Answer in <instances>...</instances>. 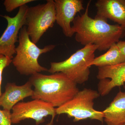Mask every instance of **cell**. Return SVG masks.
Here are the masks:
<instances>
[{
  "label": "cell",
  "instance_id": "cell-1",
  "mask_svg": "<svg viewBox=\"0 0 125 125\" xmlns=\"http://www.w3.org/2000/svg\"><path fill=\"white\" fill-rule=\"evenodd\" d=\"M91 1L88 3L85 12L75 18L72 26L77 42L85 46L96 45L99 51H105L125 36V27L111 25L107 21L90 17L88 12Z\"/></svg>",
  "mask_w": 125,
  "mask_h": 125
},
{
  "label": "cell",
  "instance_id": "cell-2",
  "mask_svg": "<svg viewBox=\"0 0 125 125\" xmlns=\"http://www.w3.org/2000/svg\"><path fill=\"white\" fill-rule=\"evenodd\" d=\"M29 81L34 87L33 99H39L59 107L73 98L79 89L77 84L62 72L49 75L37 73Z\"/></svg>",
  "mask_w": 125,
  "mask_h": 125
},
{
  "label": "cell",
  "instance_id": "cell-3",
  "mask_svg": "<svg viewBox=\"0 0 125 125\" xmlns=\"http://www.w3.org/2000/svg\"><path fill=\"white\" fill-rule=\"evenodd\" d=\"M18 42L16 48V55L12 60V63L20 74L32 75L43 72H48L47 68L39 64L38 58L42 54L52 51L55 45H47L42 48L38 47L31 41L26 26L21 30Z\"/></svg>",
  "mask_w": 125,
  "mask_h": 125
},
{
  "label": "cell",
  "instance_id": "cell-4",
  "mask_svg": "<svg viewBox=\"0 0 125 125\" xmlns=\"http://www.w3.org/2000/svg\"><path fill=\"white\" fill-rule=\"evenodd\" d=\"M98 47L89 44L61 62H52L48 72L52 74L62 72L77 84L83 83L88 80L90 63L95 58V52Z\"/></svg>",
  "mask_w": 125,
  "mask_h": 125
},
{
  "label": "cell",
  "instance_id": "cell-5",
  "mask_svg": "<svg viewBox=\"0 0 125 125\" xmlns=\"http://www.w3.org/2000/svg\"><path fill=\"white\" fill-rule=\"evenodd\" d=\"M98 92L86 88L79 92L71 99L62 106L55 108L56 114H67L73 117L74 122L88 118L103 122L104 114L103 112L94 109V99L100 96Z\"/></svg>",
  "mask_w": 125,
  "mask_h": 125
},
{
  "label": "cell",
  "instance_id": "cell-6",
  "mask_svg": "<svg viewBox=\"0 0 125 125\" xmlns=\"http://www.w3.org/2000/svg\"><path fill=\"white\" fill-rule=\"evenodd\" d=\"M56 22L54 1L48 0L46 3L28 7L26 14V25L28 34L35 44Z\"/></svg>",
  "mask_w": 125,
  "mask_h": 125
},
{
  "label": "cell",
  "instance_id": "cell-7",
  "mask_svg": "<svg viewBox=\"0 0 125 125\" xmlns=\"http://www.w3.org/2000/svg\"><path fill=\"white\" fill-rule=\"evenodd\" d=\"M56 115L55 108L51 104L42 100L33 99L18 103L14 106L11 113V123L18 124L25 119H32L38 125L45 122V117L51 115L52 119L49 125H52Z\"/></svg>",
  "mask_w": 125,
  "mask_h": 125
},
{
  "label": "cell",
  "instance_id": "cell-8",
  "mask_svg": "<svg viewBox=\"0 0 125 125\" xmlns=\"http://www.w3.org/2000/svg\"><path fill=\"white\" fill-rule=\"evenodd\" d=\"M28 6L25 5L20 7L15 16L11 17L7 15H1L6 20L7 25L2 35L0 37V55L12 59L16 54V43L19 42L21 30L26 25V14Z\"/></svg>",
  "mask_w": 125,
  "mask_h": 125
},
{
  "label": "cell",
  "instance_id": "cell-9",
  "mask_svg": "<svg viewBox=\"0 0 125 125\" xmlns=\"http://www.w3.org/2000/svg\"><path fill=\"white\" fill-rule=\"evenodd\" d=\"M56 22L66 37L71 38L74 33L72 28L77 13L84 10L81 0H55Z\"/></svg>",
  "mask_w": 125,
  "mask_h": 125
},
{
  "label": "cell",
  "instance_id": "cell-10",
  "mask_svg": "<svg viewBox=\"0 0 125 125\" xmlns=\"http://www.w3.org/2000/svg\"><path fill=\"white\" fill-rule=\"evenodd\" d=\"M97 78L100 95H107L113 89L124 85L125 83V62L114 66L98 67Z\"/></svg>",
  "mask_w": 125,
  "mask_h": 125
},
{
  "label": "cell",
  "instance_id": "cell-11",
  "mask_svg": "<svg viewBox=\"0 0 125 125\" xmlns=\"http://www.w3.org/2000/svg\"><path fill=\"white\" fill-rule=\"evenodd\" d=\"M94 18L109 19L125 27V0H98L95 3Z\"/></svg>",
  "mask_w": 125,
  "mask_h": 125
},
{
  "label": "cell",
  "instance_id": "cell-12",
  "mask_svg": "<svg viewBox=\"0 0 125 125\" xmlns=\"http://www.w3.org/2000/svg\"><path fill=\"white\" fill-rule=\"evenodd\" d=\"M32 86L29 81L19 86L14 83H7L5 92L0 97V107H2L4 110L10 111L20 101L33 96L34 91Z\"/></svg>",
  "mask_w": 125,
  "mask_h": 125
},
{
  "label": "cell",
  "instance_id": "cell-13",
  "mask_svg": "<svg viewBox=\"0 0 125 125\" xmlns=\"http://www.w3.org/2000/svg\"><path fill=\"white\" fill-rule=\"evenodd\" d=\"M104 121L107 125L125 124V92L120 91L103 111Z\"/></svg>",
  "mask_w": 125,
  "mask_h": 125
},
{
  "label": "cell",
  "instance_id": "cell-14",
  "mask_svg": "<svg viewBox=\"0 0 125 125\" xmlns=\"http://www.w3.org/2000/svg\"><path fill=\"white\" fill-rule=\"evenodd\" d=\"M125 62V57L122 54L116 43L112 45L106 53L95 57L90 66L97 67L114 66Z\"/></svg>",
  "mask_w": 125,
  "mask_h": 125
},
{
  "label": "cell",
  "instance_id": "cell-15",
  "mask_svg": "<svg viewBox=\"0 0 125 125\" xmlns=\"http://www.w3.org/2000/svg\"><path fill=\"white\" fill-rule=\"evenodd\" d=\"M35 0H5L4 2L5 9L7 12H11L17 8L27 5Z\"/></svg>",
  "mask_w": 125,
  "mask_h": 125
},
{
  "label": "cell",
  "instance_id": "cell-16",
  "mask_svg": "<svg viewBox=\"0 0 125 125\" xmlns=\"http://www.w3.org/2000/svg\"><path fill=\"white\" fill-rule=\"evenodd\" d=\"M12 59L0 55V97L1 95V85L2 80V75L5 68L8 67L12 62Z\"/></svg>",
  "mask_w": 125,
  "mask_h": 125
},
{
  "label": "cell",
  "instance_id": "cell-17",
  "mask_svg": "<svg viewBox=\"0 0 125 125\" xmlns=\"http://www.w3.org/2000/svg\"><path fill=\"white\" fill-rule=\"evenodd\" d=\"M10 111L0 109V125H11Z\"/></svg>",
  "mask_w": 125,
  "mask_h": 125
},
{
  "label": "cell",
  "instance_id": "cell-18",
  "mask_svg": "<svg viewBox=\"0 0 125 125\" xmlns=\"http://www.w3.org/2000/svg\"><path fill=\"white\" fill-rule=\"evenodd\" d=\"M116 45L122 54L125 57V41H120L116 43Z\"/></svg>",
  "mask_w": 125,
  "mask_h": 125
},
{
  "label": "cell",
  "instance_id": "cell-19",
  "mask_svg": "<svg viewBox=\"0 0 125 125\" xmlns=\"http://www.w3.org/2000/svg\"></svg>",
  "mask_w": 125,
  "mask_h": 125
}]
</instances>
